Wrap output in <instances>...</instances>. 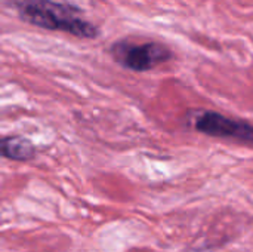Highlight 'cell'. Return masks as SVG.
Wrapping results in <instances>:
<instances>
[{
	"label": "cell",
	"instance_id": "obj_1",
	"mask_svg": "<svg viewBox=\"0 0 253 252\" xmlns=\"http://www.w3.org/2000/svg\"><path fill=\"white\" fill-rule=\"evenodd\" d=\"M19 18L31 25L62 31L82 39H96L99 30L84 19L82 10L64 1L53 0H9Z\"/></svg>",
	"mask_w": 253,
	"mask_h": 252
},
{
	"label": "cell",
	"instance_id": "obj_2",
	"mask_svg": "<svg viewBox=\"0 0 253 252\" xmlns=\"http://www.w3.org/2000/svg\"><path fill=\"white\" fill-rule=\"evenodd\" d=\"M111 55L119 64L133 71L153 70L172 58L170 49L162 43H133L130 40H122L114 43L111 48Z\"/></svg>",
	"mask_w": 253,
	"mask_h": 252
},
{
	"label": "cell",
	"instance_id": "obj_3",
	"mask_svg": "<svg viewBox=\"0 0 253 252\" xmlns=\"http://www.w3.org/2000/svg\"><path fill=\"white\" fill-rule=\"evenodd\" d=\"M196 129L209 137L233 138L245 143H253V125L234 120L215 111H206L196 120Z\"/></svg>",
	"mask_w": 253,
	"mask_h": 252
},
{
	"label": "cell",
	"instance_id": "obj_4",
	"mask_svg": "<svg viewBox=\"0 0 253 252\" xmlns=\"http://www.w3.org/2000/svg\"><path fill=\"white\" fill-rule=\"evenodd\" d=\"M0 150L3 157L16 162L31 160L36 156V147L24 137H4L0 143Z\"/></svg>",
	"mask_w": 253,
	"mask_h": 252
}]
</instances>
